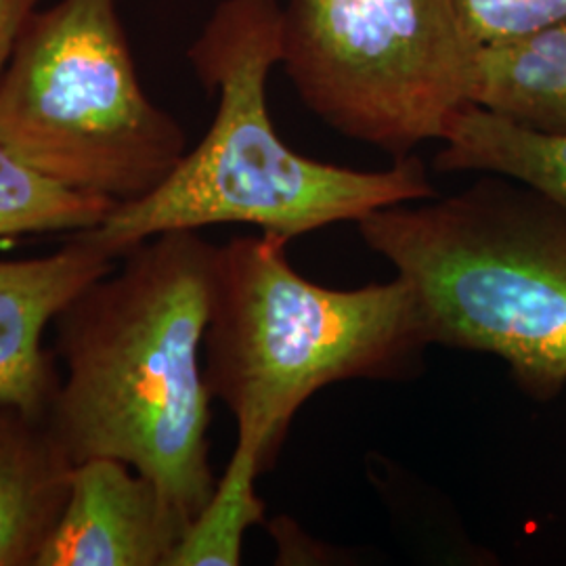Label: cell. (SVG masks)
<instances>
[{
    "label": "cell",
    "instance_id": "cell-1",
    "mask_svg": "<svg viewBox=\"0 0 566 566\" xmlns=\"http://www.w3.org/2000/svg\"><path fill=\"white\" fill-rule=\"evenodd\" d=\"M217 248L198 231L154 235L88 285L55 319L65 374L44 416L74 465H133L187 525L217 485L203 374Z\"/></svg>",
    "mask_w": 566,
    "mask_h": 566
},
{
    "label": "cell",
    "instance_id": "cell-2",
    "mask_svg": "<svg viewBox=\"0 0 566 566\" xmlns=\"http://www.w3.org/2000/svg\"><path fill=\"white\" fill-rule=\"evenodd\" d=\"M187 57L203 88L219 93L214 120L154 191L114 206L102 224L82 231L116 259L154 235L214 224H252L292 242L437 196L416 156L357 170L313 160L283 143L266 102V82L282 61L277 0H221Z\"/></svg>",
    "mask_w": 566,
    "mask_h": 566
},
{
    "label": "cell",
    "instance_id": "cell-3",
    "mask_svg": "<svg viewBox=\"0 0 566 566\" xmlns=\"http://www.w3.org/2000/svg\"><path fill=\"white\" fill-rule=\"evenodd\" d=\"M357 229L411 287L430 346L500 359L535 403L565 392L563 203L483 175L451 196L376 210Z\"/></svg>",
    "mask_w": 566,
    "mask_h": 566
},
{
    "label": "cell",
    "instance_id": "cell-4",
    "mask_svg": "<svg viewBox=\"0 0 566 566\" xmlns=\"http://www.w3.org/2000/svg\"><path fill=\"white\" fill-rule=\"evenodd\" d=\"M287 240L243 235L217 248L203 374L212 399L252 439L269 472L303 405L327 386L401 380L430 348L411 287L395 275L327 287L296 271Z\"/></svg>",
    "mask_w": 566,
    "mask_h": 566
},
{
    "label": "cell",
    "instance_id": "cell-5",
    "mask_svg": "<svg viewBox=\"0 0 566 566\" xmlns=\"http://www.w3.org/2000/svg\"><path fill=\"white\" fill-rule=\"evenodd\" d=\"M0 143L116 206L154 191L187 154L181 124L143 91L116 0L32 15L0 78Z\"/></svg>",
    "mask_w": 566,
    "mask_h": 566
},
{
    "label": "cell",
    "instance_id": "cell-6",
    "mask_svg": "<svg viewBox=\"0 0 566 566\" xmlns=\"http://www.w3.org/2000/svg\"><path fill=\"white\" fill-rule=\"evenodd\" d=\"M479 42L458 0H287L282 63L329 128L395 160L472 105Z\"/></svg>",
    "mask_w": 566,
    "mask_h": 566
},
{
    "label": "cell",
    "instance_id": "cell-7",
    "mask_svg": "<svg viewBox=\"0 0 566 566\" xmlns=\"http://www.w3.org/2000/svg\"><path fill=\"white\" fill-rule=\"evenodd\" d=\"M187 523L154 481L114 458L74 468L36 566H166Z\"/></svg>",
    "mask_w": 566,
    "mask_h": 566
},
{
    "label": "cell",
    "instance_id": "cell-8",
    "mask_svg": "<svg viewBox=\"0 0 566 566\" xmlns=\"http://www.w3.org/2000/svg\"><path fill=\"white\" fill-rule=\"evenodd\" d=\"M118 263L84 233L36 259H0V403L44 418L60 388L44 332L82 292Z\"/></svg>",
    "mask_w": 566,
    "mask_h": 566
},
{
    "label": "cell",
    "instance_id": "cell-9",
    "mask_svg": "<svg viewBox=\"0 0 566 566\" xmlns=\"http://www.w3.org/2000/svg\"><path fill=\"white\" fill-rule=\"evenodd\" d=\"M74 468L44 418L0 403V566H36Z\"/></svg>",
    "mask_w": 566,
    "mask_h": 566
},
{
    "label": "cell",
    "instance_id": "cell-10",
    "mask_svg": "<svg viewBox=\"0 0 566 566\" xmlns=\"http://www.w3.org/2000/svg\"><path fill=\"white\" fill-rule=\"evenodd\" d=\"M470 102L526 130L566 137V18L481 46Z\"/></svg>",
    "mask_w": 566,
    "mask_h": 566
},
{
    "label": "cell",
    "instance_id": "cell-11",
    "mask_svg": "<svg viewBox=\"0 0 566 566\" xmlns=\"http://www.w3.org/2000/svg\"><path fill=\"white\" fill-rule=\"evenodd\" d=\"M434 156L439 172L502 175L526 182L566 208V137L542 135L465 105Z\"/></svg>",
    "mask_w": 566,
    "mask_h": 566
},
{
    "label": "cell",
    "instance_id": "cell-12",
    "mask_svg": "<svg viewBox=\"0 0 566 566\" xmlns=\"http://www.w3.org/2000/svg\"><path fill=\"white\" fill-rule=\"evenodd\" d=\"M263 474L261 449L252 439L238 434L223 474L217 476L208 502L185 528L166 566L242 565L245 533L261 525L266 512L256 491Z\"/></svg>",
    "mask_w": 566,
    "mask_h": 566
},
{
    "label": "cell",
    "instance_id": "cell-13",
    "mask_svg": "<svg viewBox=\"0 0 566 566\" xmlns=\"http://www.w3.org/2000/svg\"><path fill=\"white\" fill-rule=\"evenodd\" d=\"M114 206L49 177L0 143V238L82 233L102 224Z\"/></svg>",
    "mask_w": 566,
    "mask_h": 566
},
{
    "label": "cell",
    "instance_id": "cell-14",
    "mask_svg": "<svg viewBox=\"0 0 566 566\" xmlns=\"http://www.w3.org/2000/svg\"><path fill=\"white\" fill-rule=\"evenodd\" d=\"M479 46L512 41L565 20L566 0H458Z\"/></svg>",
    "mask_w": 566,
    "mask_h": 566
},
{
    "label": "cell",
    "instance_id": "cell-15",
    "mask_svg": "<svg viewBox=\"0 0 566 566\" xmlns=\"http://www.w3.org/2000/svg\"><path fill=\"white\" fill-rule=\"evenodd\" d=\"M36 0H0V78L18 49L25 25L32 20Z\"/></svg>",
    "mask_w": 566,
    "mask_h": 566
}]
</instances>
